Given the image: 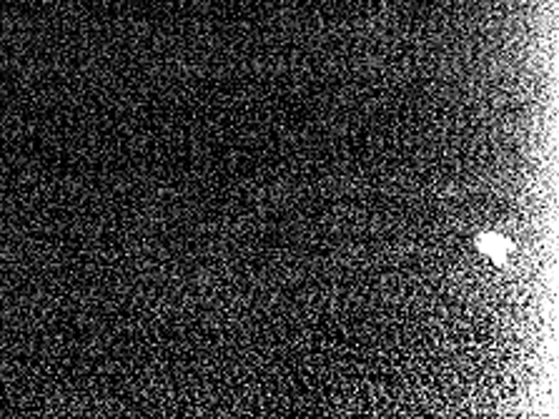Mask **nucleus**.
Wrapping results in <instances>:
<instances>
[{
	"label": "nucleus",
	"mask_w": 559,
	"mask_h": 419,
	"mask_svg": "<svg viewBox=\"0 0 559 419\" xmlns=\"http://www.w3.org/2000/svg\"><path fill=\"white\" fill-rule=\"evenodd\" d=\"M477 248L482 251L487 259H491L496 267H504L512 254V244L504 239L502 234H496V231H487V234H479L477 236Z\"/></svg>",
	"instance_id": "obj_1"
}]
</instances>
